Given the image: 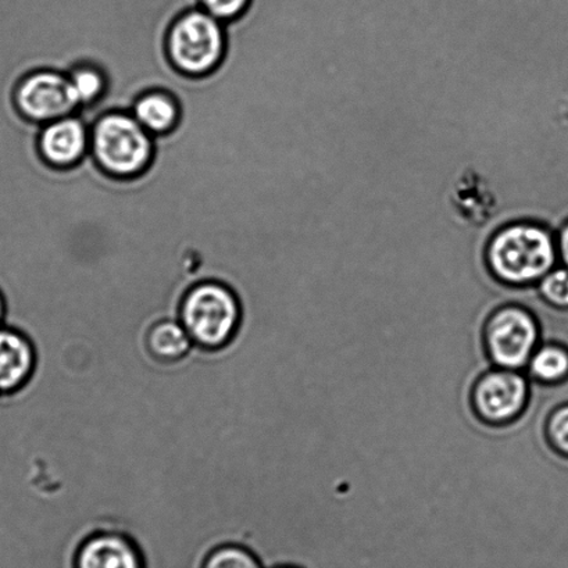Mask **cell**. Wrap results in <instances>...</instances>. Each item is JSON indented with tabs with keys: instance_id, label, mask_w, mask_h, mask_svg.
Returning <instances> with one entry per match:
<instances>
[{
	"instance_id": "cell-13",
	"label": "cell",
	"mask_w": 568,
	"mask_h": 568,
	"mask_svg": "<svg viewBox=\"0 0 568 568\" xmlns=\"http://www.w3.org/2000/svg\"><path fill=\"white\" fill-rule=\"evenodd\" d=\"M131 114L152 135H163L179 123L180 106L168 91L153 90L136 99Z\"/></svg>"
},
{
	"instance_id": "cell-20",
	"label": "cell",
	"mask_w": 568,
	"mask_h": 568,
	"mask_svg": "<svg viewBox=\"0 0 568 568\" xmlns=\"http://www.w3.org/2000/svg\"><path fill=\"white\" fill-rule=\"evenodd\" d=\"M557 253L562 266L568 267V219L556 233Z\"/></svg>"
},
{
	"instance_id": "cell-9",
	"label": "cell",
	"mask_w": 568,
	"mask_h": 568,
	"mask_svg": "<svg viewBox=\"0 0 568 568\" xmlns=\"http://www.w3.org/2000/svg\"><path fill=\"white\" fill-rule=\"evenodd\" d=\"M40 151L49 164L73 168L91 152V125L79 114L42 126Z\"/></svg>"
},
{
	"instance_id": "cell-19",
	"label": "cell",
	"mask_w": 568,
	"mask_h": 568,
	"mask_svg": "<svg viewBox=\"0 0 568 568\" xmlns=\"http://www.w3.org/2000/svg\"><path fill=\"white\" fill-rule=\"evenodd\" d=\"M250 2L251 0H201V8L222 23H229L240 18L250 7Z\"/></svg>"
},
{
	"instance_id": "cell-15",
	"label": "cell",
	"mask_w": 568,
	"mask_h": 568,
	"mask_svg": "<svg viewBox=\"0 0 568 568\" xmlns=\"http://www.w3.org/2000/svg\"><path fill=\"white\" fill-rule=\"evenodd\" d=\"M77 103L82 106L101 101L108 90V77L93 63H80L68 73Z\"/></svg>"
},
{
	"instance_id": "cell-3",
	"label": "cell",
	"mask_w": 568,
	"mask_h": 568,
	"mask_svg": "<svg viewBox=\"0 0 568 568\" xmlns=\"http://www.w3.org/2000/svg\"><path fill=\"white\" fill-rule=\"evenodd\" d=\"M179 318L197 347L217 351L235 338L242 322L239 295L216 280L192 285L182 297Z\"/></svg>"
},
{
	"instance_id": "cell-7",
	"label": "cell",
	"mask_w": 568,
	"mask_h": 568,
	"mask_svg": "<svg viewBox=\"0 0 568 568\" xmlns=\"http://www.w3.org/2000/svg\"><path fill=\"white\" fill-rule=\"evenodd\" d=\"M529 394L531 382L526 372L490 367L474 383L471 405L485 424L507 426L527 409Z\"/></svg>"
},
{
	"instance_id": "cell-1",
	"label": "cell",
	"mask_w": 568,
	"mask_h": 568,
	"mask_svg": "<svg viewBox=\"0 0 568 568\" xmlns=\"http://www.w3.org/2000/svg\"><path fill=\"white\" fill-rule=\"evenodd\" d=\"M92 509L98 532L129 535L145 568H202L222 546L185 468L156 443L130 445L109 457Z\"/></svg>"
},
{
	"instance_id": "cell-14",
	"label": "cell",
	"mask_w": 568,
	"mask_h": 568,
	"mask_svg": "<svg viewBox=\"0 0 568 568\" xmlns=\"http://www.w3.org/2000/svg\"><path fill=\"white\" fill-rule=\"evenodd\" d=\"M529 379L545 385L568 382V346L561 342H540L524 369Z\"/></svg>"
},
{
	"instance_id": "cell-5",
	"label": "cell",
	"mask_w": 568,
	"mask_h": 568,
	"mask_svg": "<svg viewBox=\"0 0 568 568\" xmlns=\"http://www.w3.org/2000/svg\"><path fill=\"white\" fill-rule=\"evenodd\" d=\"M225 47L224 23L202 8L181 14L169 31V58L186 75L212 73L222 63Z\"/></svg>"
},
{
	"instance_id": "cell-11",
	"label": "cell",
	"mask_w": 568,
	"mask_h": 568,
	"mask_svg": "<svg viewBox=\"0 0 568 568\" xmlns=\"http://www.w3.org/2000/svg\"><path fill=\"white\" fill-rule=\"evenodd\" d=\"M37 367V351L20 329L0 325V396L12 395L30 383Z\"/></svg>"
},
{
	"instance_id": "cell-8",
	"label": "cell",
	"mask_w": 568,
	"mask_h": 568,
	"mask_svg": "<svg viewBox=\"0 0 568 568\" xmlns=\"http://www.w3.org/2000/svg\"><path fill=\"white\" fill-rule=\"evenodd\" d=\"M14 98L24 118L43 125L75 114L80 109L68 74L57 70H38L24 77Z\"/></svg>"
},
{
	"instance_id": "cell-18",
	"label": "cell",
	"mask_w": 568,
	"mask_h": 568,
	"mask_svg": "<svg viewBox=\"0 0 568 568\" xmlns=\"http://www.w3.org/2000/svg\"><path fill=\"white\" fill-rule=\"evenodd\" d=\"M545 433L551 448L568 459V402L550 412Z\"/></svg>"
},
{
	"instance_id": "cell-12",
	"label": "cell",
	"mask_w": 568,
	"mask_h": 568,
	"mask_svg": "<svg viewBox=\"0 0 568 568\" xmlns=\"http://www.w3.org/2000/svg\"><path fill=\"white\" fill-rule=\"evenodd\" d=\"M145 345L151 356L162 363L180 362L195 346L176 316L154 320L146 331Z\"/></svg>"
},
{
	"instance_id": "cell-22",
	"label": "cell",
	"mask_w": 568,
	"mask_h": 568,
	"mask_svg": "<svg viewBox=\"0 0 568 568\" xmlns=\"http://www.w3.org/2000/svg\"><path fill=\"white\" fill-rule=\"evenodd\" d=\"M274 568H302V567L284 565V566H277V567H274Z\"/></svg>"
},
{
	"instance_id": "cell-4",
	"label": "cell",
	"mask_w": 568,
	"mask_h": 568,
	"mask_svg": "<svg viewBox=\"0 0 568 568\" xmlns=\"http://www.w3.org/2000/svg\"><path fill=\"white\" fill-rule=\"evenodd\" d=\"M91 153L106 173L131 179L151 164L154 138L131 112H109L91 125Z\"/></svg>"
},
{
	"instance_id": "cell-21",
	"label": "cell",
	"mask_w": 568,
	"mask_h": 568,
	"mask_svg": "<svg viewBox=\"0 0 568 568\" xmlns=\"http://www.w3.org/2000/svg\"><path fill=\"white\" fill-rule=\"evenodd\" d=\"M4 317H7V302L0 292V325L4 324Z\"/></svg>"
},
{
	"instance_id": "cell-6",
	"label": "cell",
	"mask_w": 568,
	"mask_h": 568,
	"mask_svg": "<svg viewBox=\"0 0 568 568\" xmlns=\"http://www.w3.org/2000/svg\"><path fill=\"white\" fill-rule=\"evenodd\" d=\"M542 342L537 316L518 303L495 308L484 325V345L494 367L524 372Z\"/></svg>"
},
{
	"instance_id": "cell-16",
	"label": "cell",
	"mask_w": 568,
	"mask_h": 568,
	"mask_svg": "<svg viewBox=\"0 0 568 568\" xmlns=\"http://www.w3.org/2000/svg\"><path fill=\"white\" fill-rule=\"evenodd\" d=\"M202 568H264L263 562L245 546L225 544L217 546L203 561Z\"/></svg>"
},
{
	"instance_id": "cell-2",
	"label": "cell",
	"mask_w": 568,
	"mask_h": 568,
	"mask_svg": "<svg viewBox=\"0 0 568 568\" xmlns=\"http://www.w3.org/2000/svg\"><path fill=\"white\" fill-rule=\"evenodd\" d=\"M495 280L513 288L534 286L559 266L556 233L534 220H515L496 230L485 250Z\"/></svg>"
},
{
	"instance_id": "cell-17",
	"label": "cell",
	"mask_w": 568,
	"mask_h": 568,
	"mask_svg": "<svg viewBox=\"0 0 568 568\" xmlns=\"http://www.w3.org/2000/svg\"><path fill=\"white\" fill-rule=\"evenodd\" d=\"M537 291L550 307L568 312V267L556 266L539 281Z\"/></svg>"
},
{
	"instance_id": "cell-10",
	"label": "cell",
	"mask_w": 568,
	"mask_h": 568,
	"mask_svg": "<svg viewBox=\"0 0 568 568\" xmlns=\"http://www.w3.org/2000/svg\"><path fill=\"white\" fill-rule=\"evenodd\" d=\"M74 568H145L134 539L115 531H101L82 540Z\"/></svg>"
}]
</instances>
